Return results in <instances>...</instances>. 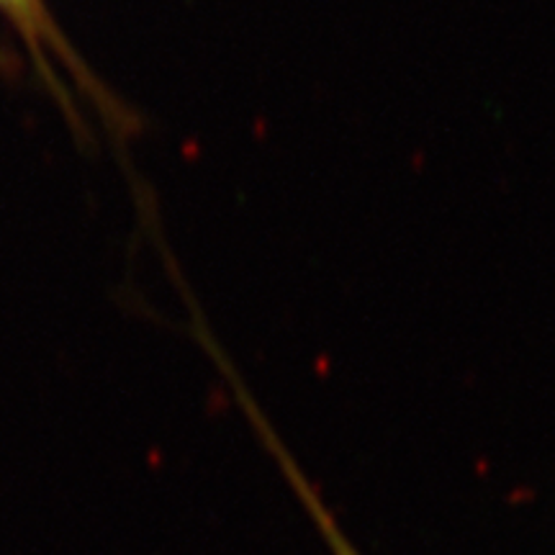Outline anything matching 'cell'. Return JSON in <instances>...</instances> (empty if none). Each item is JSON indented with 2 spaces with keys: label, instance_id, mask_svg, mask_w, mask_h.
I'll return each mask as SVG.
<instances>
[{
  "label": "cell",
  "instance_id": "2",
  "mask_svg": "<svg viewBox=\"0 0 555 555\" xmlns=\"http://www.w3.org/2000/svg\"><path fill=\"white\" fill-rule=\"evenodd\" d=\"M237 391H240V399H242V404H245V409H247V414L253 416V422H255V425H258L260 435L266 437V440L273 442L275 453H278V457H281V466H283V470H286V476L291 478V481H294L296 491H298V496L304 499V504H307L309 515L314 517V522L319 525V530H322V535H324V540H327V545H330L332 555H363V553L358 551L356 545L350 543V538L345 535V532H343V527H339V525H337V519L332 517V512H327V506L322 504V499L317 496V491L311 489V486L307 483V478L301 476V470L296 468V463L291 461V457L286 455V450H283L281 446H278V440H275L273 429H270V427L266 425V420H262V416H260V409L255 406V401L247 397V393H245V388L240 386Z\"/></svg>",
  "mask_w": 555,
  "mask_h": 555
},
{
  "label": "cell",
  "instance_id": "1",
  "mask_svg": "<svg viewBox=\"0 0 555 555\" xmlns=\"http://www.w3.org/2000/svg\"><path fill=\"white\" fill-rule=\"evenodd\" d=\"M0 11L18 29L47 93L60 103L69 121L80 124V99H86L103 114V119L114 121V127H121V121L127 124L121 106L111 99L108 88L90 73L86 62L62 37L44 0H0Z\"/></svg>",
  "mask_w": 555,
  "mask_h": 555
},
{
  "label": "cell",
  "instance_id": "3",
  "mask_svg": "<svg viewBox=\"0 0 555 555\" xmlns=\"http://www.w3.org/2000/svg\"><path fill=\"white\" fill-rule=\"evenodd\" d=\"M5 65V57H3V52H0V67H3Z\"/></svg>",
  "mask_w": 555,
  "mask_h": 555
}]
</instances>
